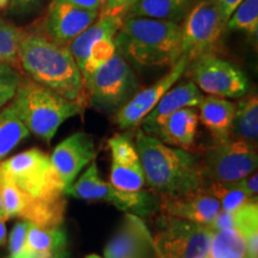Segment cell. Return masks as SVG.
Here are the masks:
<instances>
[{"label":"cell","instance_id":"cell-14","mask_svg":"<svg viewBox=\"0 0 258 258\" xmlns=\"http://www.w3.org/2000/svg\"><path fill=\"white\" fill-rule=\"evenodd\" d=\"M108 145L111 152L110 184L123 194H143L146 182L137 148L131 138L127 134H116Z\"/></svg>","mask_w":258,"mask_h":258},{"label":"cell","instance_id":"cell-3","mask_svg":"<svg viewBox=\"0 0 258 258\" xmlns=\"http://www.w3.org/2000/svg\"><path fill=\"white\" fill-rule=\"evenodd\" d=\"M115 44L125 60L137 66H172L180 57V23L124 17Z\"/></svg>","mask_w":258,"mask_h":258},{"label":"cell","instance_id":"cell-9","mask_svg":"<svg viewBox=\"0 0 258 258\" xmlns=\"http://www.w3.org/2000/svg\"><path fill=\"white\" fill-rule=\"evenodd\" d=\"M123 17L99 16L90 27L69 44V49L78 64L83 80L89 78L116 53L115 37Z\"/></svg>","mask_w":258,"mask_h":258},{"label":"cell","instance_id":"cell-31","mask_svg":"<svg viewBox=\"0 0 258 258\" xmlns=\"http://www.w3.org/2000/svg\"><path fill=\"white\" fill-rule=\"evenodd\" d=\"M30 222L27 220H21L12 228L9 239V250L10 258H14L22 252L24 249L25 240H27V233Z\"/></svg>","mask_w":258,"mask_h":258},{"label":"cell","instance_id":"cell-39","mask_svg":"<svg viewBox=\"0 0 258 258\" xmlns=\"http://www.w3.org/2000/svg\"><path fill=\"white\" fill-rule=\"evenodd\" d=\"M4 220L0 219V246L6 243V227Z\"/></svg>","mask_w":258,"mask_h":258},{"label":"cell","instance_id":"cell-8","mask_svg":"<svg viewBox=\"0 0 258 258\" xmlns=\"http://www.w3.org/2000/svg\"><path fill=\"white\" fill-rule=\"evenodd\" d=\"M256 145L228 139L205 151L200 165L206 185L209 183H233L253 173L257 169Z\"/></svg>","mask_w":258,"mask_h":258},{"label":"cell","instance_id":"cell-16","mask_svg":"<svg viewBox=\"0 0 258 258\" xmlns=\"http://www.w3.org/2000/svg\"><path fill=\"white\" fill-rule=\"evenodd\" d=\"M64 194L86 201L108 202L121 211L140 209L147 202L144 192L139 195L123 194L116 190L110 183L103 180L96 163H92L77 182L64 189Z\"/></svg>","mask_w":258,"mask_h":258},{"label":"cell","instance_id":"cell-15","mask_svg":"<svg viewBox=\"0 0 258 258\" xmlns=\"http://www.w3.org/2000/svg\"><path fill=\"white\" fill-rule=\"evenodd\" d=\"M98 17L99 11L51 0L42 32L60 46L69 47Z\"/></svg>","mask_w":258,"mask_h":258},{"label":"cell","instance_id":"cell-35","mask_svg":"<svg viewBox=\"0 0 258 258\" xmlns=\"http://www.w3.org/2000/svg\"><path fill=\"white\" fill-rule=\"evenodd\" d=\"M238 186H240L245 192L247 194L250 199L257 200V192H258V176L256 172L251 173V175L244 177L239 180L235 182Z\"/></svg>","mask_w":258,"mask_h":258},{"label":"cell","instance_id":"cell-37","mask_svg":"<svg viewBox=\"0 0 258 258\" xmlns=\"http://www.w3.org/2000/svg\"><path fill=\"white\" fill-rule=\"evenodd\" d=\"M57 2L67 3L86 10H95V11H99L102 6V0H57Z\"/></svg>","mask_w":258,"mask_h":258},{"label":"cell","instance_id":"cell-26","mask_svg":"<svg viewBox=\"0 0 258 258\" xmlns=\"http://www.w3.org/2000/svg\"><path fill=\"white\" fill-rule=\"evenodd\" d=\"M235 228L246 244V258H258V205L252 201L234 212Z\"/></svg>","mask_w":258,"mask_h":258},{"label":"cell","instance_id":"cell-5","mask_svg":"<svg viewBox=\"0 0 258 258\" xmlns=\"http://www.w3.org/2000/svg\"><path fill=\"white\" fill-rule=\"evenodd\" d=\"M0 176L11 180L35 201L66 198L64 185L51 164L50 157L38 148H31L0 161Z\"/></svg>","mask_w":258,"mask_h":258},{"label":"cell","instance_id":"cell-30","mask_svg":"<svg viewBox=\"0 0 258 258\" xmlns=\"http://www.w3.org/2000/svg\"><path fill=\"white\" fill-rule=\"evenodd\" d=\"M208 189L211 190L213 195L215 196L220 202L221 211L235 212L241 206L246 203L257 201L247 196L240 186L235 182L233 183H209L207 184Z\"/></svg>","mask_w":258,"mask_h":258},{"label":"cell","instance_id":"cell-32","mask_svg":"<svg viewBox=\"0 0 258 258\" xmlns=\"http://www.w3.org/2000/svg\"><path fill=\"white\" fill-rule=\"evenodd\" d=\"M21 77L17 71L0 77V110L12 101Z\"/></svg>","mask_w":258,"mask_h":258},{"label":"cell","instance_id":"cell-10","mask_svg":"<svg viewBox=\"0 0 258 258\" xmlns=\"http://www.w3.org/2000/svg\"><path fill=\"white\" fill-rule=\"evenodd\" d=\"M213 237L208 226L164 217L161 230L153 237L157 258H206Z\"/></svg>","mask_w":258,"mask_h":258},{"label":"cell","instance_id":"cell-2","mask_svg":"<svg viewBox=\"0 0 258 258\" xmlns=\"http://www.w3.org/2000/svg\"><path fill=\"white\" fill-rule=\"evenodd\" d=\"M135 148L145 182L160 194H179L206 185L200 156L189 150L170 147L139 129Z\"/></svg>","mask_w":258,"mask_h":258},{"label":"cell","instance_id":"cell-36","mask_svg":"<svg viewBox=\"0 0 258 258\" xmlns=\"http://www.w3.org/2000/svg\"><path fill=\"white\" fill-rule=\"evenodd\" d=\"M219 8H220V12L222 15V18H224L225 22L228 21L232 12L234 11L235 8L240 4L243 0H217Z\"/></svg>","mask_w":258,"mask_h":258},{"label":"cell","instance_id":"cell-23","mask_svg":"<svg viewBox=\"0 0 258 258\" xmlns=\"http://www.w3.org/2000/svg\"><path fill=\"white\" fill-rule=\"evenodd\" d=\"M195 2L196 0H138L128 10L124 17H144L179 23Z\"/></svg>","mask_w":258,"mask_h":258},{"label":"cell","instance_id":"cell-18","mask_svg":"<svg viewBox=\"0 0 258 258\" xmlns=\"http://www.w3.org/2000/svg\"><path fill=\"white\" fill-rule=\"evenodd\" d=\"M95 157L96 146L93 138L88 133L78 132L64 139L54 148L50 161L66 189Z\"/></svg>","mask_w":258,"mask_h":258},{"label":"cell","instance_id":"cell-17","mask_svg":"<svg viewBox=\"0 0 258 258\" xmlns=\"http://www.w3.org/2000/svg\"><path fill=\"white\" fill-rule=\"evenodd\" d=\"M105 258H157L153 237L143 219L127 213L106 244Z\"/></svg>","mask_w":258,"mask_h":258},{"label":"cell","instance_id":"cell-41","mask_svg":"<svg viewBox=\"0 0 258 258\" xmlns=\"http://www.w3.org/2000/svg\"><path fill=\"white\" fill-rule=\"evenodd\" d=\"M48 258H71V253L67 250L63 249L59 251V252L51 254V256H49Z\"/></svg>","mask_w":258,"mask_h":258},{"label":"cell","instance_id":"cell-19","mask_svg":"<svg viewBox=\"0 0 258 258\" xmlns=\"http://www.w3.org/2000/svg\"><path fill=\"white\" fill-rule=\"evenodd\" d=\"M203 95L191 80L173 85L160 98L152 111L144 118L143 131L150 135L158 125L163 123L173 112L182 108H196L200 105Z\"/></svg>","mask_w":258,"mask_h":258},{"label":"cell","instance_id":"cell-29","mask_svg":"<svg viewBox=\"0 0 258 258\" xmlns=\"http://www.w3.org/2000/svg\"><path fill=\"white\" fill-rule=\"evenodd\" d=\"M226 28L256 37L258 32V0H243L226 22Z\"/></svg>","mask_w":258,"mask_h":258},{"label":"cell","instance_id":"cell-11","mask_svg":"<svg viewBox=\"0 0 258 258\" xmlns=\"http://www.w3.org/2000/svg\"><path fill=\"white\" fill-rule=\"evenodd\" d=\"M185 73L201 92L222 98H240L249 89L246 76L230 61L206 54L189 63Z\"/></svg>","mask_w":258,"mask_h":258},{"label":"cell","instance_id":"cell-27","mask_svg":"<svg viewBox=\"0 0 258 258\" xmlns=\"http://www.w3.org/2000/svg\"><path fill=\"white\" fill-rule=\"evenodd\" d=\"M206 258H246L243 235L237 228L214 232Z\"/></svg>","mask_w":258,"mask_h":258},{"label":"cell","instance_id":"cell-13","mask_svg":"<svg viewBox=\"0 0 258 258\" xmlns=\"http://www.w3.org/2000/svg\"><path fill=\"white\" fill-rule=\"evenodd\" d=\"M160 211L164 217L209 226L221 207L208 186L203 185L179 194H161Z\"/></svg>","mask_w":258,"mask_h":258},{"label":"cell","instance_id":"cell-22","mask_svg":"<svg viewBox=\"0 0 258 258\" xmlns=\"http://www.w3.org/2000/svg\"><path fill=\"white\" fill-rule=\"evenodd\" d=\"M66 244L67 235L61 226L40 227L30 222L24 249L14 258H48L63 250Z\"/></svg>","mask_w":258,"mask_h":258},{"label":"cell","instance_id":"cell-24","mask_svg":"<svg viewBox=\"0 0 258 258\" xmlns=\"http://www.w3.org/2000/svg\"><path fill=\"white\" fill-rule=\"evenodd\" d=\"M30 134L11 103L0 110V161Z\"/></svg>","mask_w":258,"mask_h":258},{"label":"cell","instance_id":"cell-7","mask_svg":"<svg viewBox=\"0 0 258 258\" xmlns=\"http://www.w3.org/2000/svg\"><path fill=\"white\" fill-rule=\"evenodd\" d=\"M225 28L217 0H196L180 24V56L191 62L206 54H215Z\"/></svg>","mask_w":258,"mask_h":258},{"label":"cell","instance_id":"cell-34","mask_svg":"<svg viewBox=\"0 0 258 258\" xmlns=\"http://www.w3.org/2000/svg\"><path fill=\"white\" fill-rule=\"evenodd\" d=\"M211 231L214 232L228 230V228H235V219H234V212H226L220 211L219 214L215 217L212 224L208 226Z\"/></svg>","mask_w":258,"mask_h":258},{"label":"cell","instance_id":"cell-12","mask_svg":"<svg viewBox=\"0 0 258 258\" xmlns=\"http://www.w3.org/2000/svg\"><path fill=\"white\" fill-rule=\"evenodd\" d=\"M190 61L185 56H180L171 70L159 80L146 89L138 90L123 106H121L115 115V122L121 129H132L141 124L146 116L153 110L157 103L165 95L167 90L172 88L185 73Z\"/></svg>","mask_w":258,"mask_h":258},{"label":"cell","instance_id":"cell-38","mask_svg":"<svg viewBox=\"0 0 258 258\" xmlns=\"http://www.w3.org/2000/svg\"><path fill=\"white\" fill-rule=\"evenodd\" d=\"M36 3V0H11L10 5L16 11H24Z\"/></svg>","mask_w":258,"mask_h":258},{"label":"cell","instance_id":"cell-21","mask_svg":"<svg viewBox=\"0 0 258 258\" xmlns=\"http://www.w3.org/2000/svg\"><path fill=\"white\" fill-rule=\"evenodd\" d=\"M233 102L218 96H203L200 103L199 120L211 132L218 143H225L231 139L232 123L235 114Z\"/></svg>","mask_w":258,"mask_h":258},{"label":"cell","instance_id":"cell-25","mask_svg":"<svg viewBox=\"0 0 258 258\" xmlns=\"http://www.w3.org/2000/svg\"><path fill=\"white\" fill-rule=\"evenodd\" d=\"M254 144L258 139V99L256 95H250L241 99L235 106L232 123L231 137Z\"/></svg>","mask_w":258,"mask_h":258},{"label":"cell","instance_id":"cell-43","mask_svg":"<svg viewBox=\"0 0 258 258\" xmlns=\"http://www.w3.org/2000/svg\"><path fill=\"white\" fill-rule=\"evenodd\" d=\"M11 0H0V10H6L10 6Z\"/></svg>","mask_w":258,"mask_h":258},{"label":"cell","instance_id":"cell-33","mask_svg":"<svg viewBox=\"0 0 258 258\" xmlns=\"http://www.w3.org/2000/svg\"><path fill=\"white\" fill-rule=\"evenodd\" d=\"M137 2L138 0H102L99 16H118V17H124L128 10Z\"/></svg>","mask_w":258,"mask_h":258},{"label":"cell","instance_id":"cell-6","mask_svg":"<svg viewBox=\"0 0 258 258\" xmlns=\"http://www.w3.org/2000/svg\"><path fill=\"white\" fill-rule=\"evenodd\" d=\"M88 105L104 112H116L139 90V82L125 57L116 50L84 83Z\"/></svg>","mask_w":258,"mask_h":258},{"label":"cell","instance_id":"cell-40","mask_svg":"<svg viewBox=\"0 0 258 258\" xmlns=\"http://www.w3.org/2000/svg\"><path fill=\"white\" fill-rule=\"evenodd\" d=\"M15 71L16 70L12 69V67L10 66V64L0 62V77L6 76V74H10V73H14Z\"/></svg>","mask_w":258,"mask_h":258},{"label":"cell","instance_id":"cell-28","mask_svg":"<svg viewBox=\"0 0 258 258\" xmlns=\"http://www.w3.org/2000/svg\"><path fill=\"white\" fill-rule=\"evenodd\" d=\"M24 29L0 16V62L8 63L14 70H19L18 50Z\"/></svg>","mask_w":258,"mask_h":258},{"label":"cell","instance_id":"cell-1","mask_svg":"<svg viewBox=\"0 0 258 258\" xmlns=\"http://www.w3.org/2000/svg\"><path fill=\"white\" fill-rule=\"evenodd\" d=\"M19 70L30 79L70 101L88 106L84 80L70 49L42 31H27L18 50Z\"/></svg>","mask_w":258,"mask_h":258},{"label":"cell","instance_id":"cell-42","mask_svg":"<svg viewBox=\"0 0 258 258\" xmlns=\"http://www.w3.org/2000/svg\"><path fill=\"white\" fill-rule=\"evenodd\" d=\"M0 219L2 220L6 221L8 219H6V215H5V212H4V208H3V201H2V194H0Z\"/></svg>","mask_w":258,"mask_h":258},{"label":"cell","instance_id":"cell-4","mask_svg":"<svg viewBox=\"0 0 258 258\" xmlns=\"http://www.w3.org/2000/svg\"><path fill=\"white\" fill-rule=\"evenodd\" d=\"M25 127L41 140L49 143L64 121L82 114L86 106L70 101L34 80L21 77L10 102Z\"/></svg>","mask_w":258,"mask_h":258},{"label":"cell","instance_id":"cell-44","mask_svg":"<svg viewBox=\"0 0 258 258\" xmlns=\"http://www.w3.org/2000/svg\"><path fill=\"white\" fill-rule=\"evenodd\" d=\"M85 258H102V257H99V256H98V254L91 253V254H88V256H86Z\"/></svg>","mask_w":258,"mask_h":258},{"label":"cell","instance_id":"cell-20","mask_svg":"<svg viewBox=\"0 0 258 258\" xmlns=\"http://www.w3.org/2000/svg\"><path fill=\"white\" fill-rule=\"evenodd\" d=\"M199 114L194 108H182L171 114L151 133L161 143L190 150L195 143Z\"/></svg>","mask_w":258,"mask_h":258}]
</instances>
